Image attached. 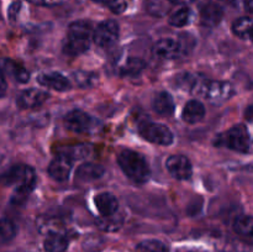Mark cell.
<instances>
[{"instance_id": "6da1fadb", "label": "cell", "mask_w": 253, "mask_h": 252, "mask_svg": "<svg viewBox=\"0 0 253 252\" xmlns=\"http://www.w3.org/2000/svg\"><path fill=\"white\" fill-rule=\"evenodd\" d=\"M94 30L91 24L85 20H78L68 26L67 39L63 43V51L69 56H79L88 51L93 39Z\"/></svg>"}, {"instance_id": "7a4b0ae2", "label": "cell", "mask_w": 253, "mask_h": 252, "mask_svg": "<svg viewBox=\"0 0 253 252\" xmlns=\"http://www.w3.org/2000/svg\"><path fill=\"white\" fill-rule=\"evenodd\" d=\"M118 163L123 172L132 182L142 184L151 175L150 166L141 153L132 150H123L118 155Z\"/></svg>"}, {"instance_id": "3957f363", "label": "cell", "mask_w": 253, "mask_h": 252, "mask_svg": "<svg viewBox=\"0 0 253 252\" xmlns=\"http://www.w3.org/2000/svg\"><path fill=\"white\" fill-rule=\"evenodd\" d=\"M2 183L15 185V198L27 197L36 185V172L26 165H16L1 177Z\"/></svg>"}, {"instance_id": "277c9868", "label": "cell", "mask_w": 253, "mask_h": 252, "mask_svg": "<svg viewBox=\"0 0 253 252\" xmlns=\"http://www.w3.org/2000/svg\"><path fill=\"white\" fill-rule=\"evenodd\" d=\"M194 94L203 96L212 104H221L229 100L234 94V88L227 82L209 81L200 78Z\"/></svg>"}, {"instance_id": "5b68a950", "label": "cell", "mask_w": 253, "mask_h": 252, "mask_svg": "<svg viewBox=\"0 0 253 252\" xmlns=\"http://www.w3.org/2000/svg\"><path fill=\"white\" fill-rule=\"evenodd\" d=\"M138 131H140V135L145 140L156 143V145L169 146L174 141L173 132L169 130V127H167L163 124L150 123L148 121V123L141 124Z\"/></svg>"}, {"instance_id": "8992f818", "label": "cell", "mask_w": 253, "mask_h": 252, "mask_svg": "<svg viewBox=\"0 0 253 252\" xmlns=\"http://www.w3.org/2000/svg\"><path fill=\"white\" fill-rule=\"evenodd\" d=\"M222 142H224L226 147L231 148V150L236 151V152H249L250 143H251L249 130H247L246 126L241 125V124L232 126L222 136Z\"/></svg>"}, {"instance_id": "52a82bcc", "label": "cell", "mask_w": 253, "mask_h": 252, "mask_svg": "<svg viewBox=\"0 0 253 252\" xmlns=\"http://www.w3.org/2000/svg\"><path fill=\"white\" fill-rule=\"evenodd\" d=\"M64 126L72 132L86 133L95 127V120L93 116L82 110H72L64 116Z\"/></svg>"}, {"instance_id": "ba28073f", "label": "cell", "mask_w": 253, "mask_h": 252, "mask_svg": "<svg viewBox=\"0 0 253 252\" xmlns=\"http://www.w3.org/2000/svg\"><path fill=\"white\" fill-rule=\"evenodd\" d=\"M119 39V25L114 20L100 22L94 30L93 41L101 48L111 47Z\"/></svg>"}, {"instance_id": "9c48e42d", "label": "cell", "mask_w": 253, "mask_h": 252, "mask_svg": "<svg viewBox=\"0 0 253 252\" xmlns=\"http://www.w3.org/2000/svg\"><path fill=\"white\" fill-rule=\"evenodd\" d=\"M166 168L173 178L179 180L189 179L192 177L193 167L192 162L187 156L173 155L166 161Z\"/></svg>"}, {"instance_id": "30bf717a", "label": "cell", "mask_w": 253, "mask_h": 252, "mask_svg": "<svg viewBox=\"0 0 253 252\" xmlns=\"http://www.w3.org/2000/svg\"><path fill=\"white\" fill-rule=\"evenodd\" d=\"M153 56L161 59H174L183 53V44L174 39H161L152 47Z\"/></svg>"}, {"instance_id": "8fae6325", "label": "cell", "mask_w": 253, "mask_h": 252, "mask_svg": "<svg viewBox=\"0 0 253 252\" xmlns=\"http://www.w3.org/2000/svg\"><path fill=\"white\" fill-rule=\"evenodd\" d=\"M49 98L48 93L39 88L26 89L17 95L16 104L20 109H35L46 103Z\"/></svg>"}, {"instance_id": "7c38bea8", "label": "cell", "mask_w": 253, "mask_h": 252, "mask_svg": "<svg viewBox=\"0 0 253 252\" xmlns=\"http://www.w3.org/2000/svg\"><path fill=\"white\" fill-rule=\"evenodd\" d=\"M72 167H73V160L58 153L49 163L48 174L57 182H64L69 178Z\"/></svg>"}, {"instance_id": "4fadbf2b", "label": "cell", "mask_w": 253, "mask_h": 252, "mask_svg": "<svg viewBox=\"0 0 253 252\" xmlns=\"http://www.w3.org/2000/svg\"><path fill=\"white\" fill-rule=\"evenodd\" d=\"M224 17V9L217 2H208L202 7L200 11V21L205 27H215L221 22Z\"/></svg>"}, {"instance_id": "5bb4252c", "label": "cell", "mask_w": 253, "mask_h": 252, "mask_svg": "<svg viewBox=\"0 0 253 252\" xmlns=\"http://www.w3.org/2000/svg\"><path fill=\"white\" fill-rule=\"evenodd\" d=\"M37 82L42 86H47V88L57 91H66L71 88V83L68 79L63 74L57 73V72H46V73L39 74Z\"/></svg>"}, {"instance_id": "9a60e30c", "label": "cell", "mask_w": 253, "mask_h": 252, "mask_svg": "<svg viewBox=\"0 0 253 252\" xmlns=\"http://www.w3.org/2000/svg\"><path fill=\"white\" fill-rule=\"evenodd\" d=\"M0 72L4 76L11 77L19 83H27L30 81V73L20 66L17 62L9 58H0Z\"/></svg>"}, {"instance_id": "2e32d148", "label": "cell", "mask_w": 253, "mask_h": 252, "mask_svg": "<svg viewBox=\"0 0 253 252\" xmlns=\"http://www.w3.org/2000/svg\"><path fill=\"white\" fill-rule=\"evenodd\" d=\"M94 204H95L96 209L100 212L103 216H109V215H114L118 212L119 210V202L111 193L103 192L99 193L94 198Z\"/></svg>"}, {"instance_id": "e0dca14e", "label": "cell", "mask_w": 253, "mask_h": 252, "mask_svg": "<svg viewBox=\"0 0 253 252\" xmlns=\"http://www.w3.org/2000/svg\"><path fill=\"white\" fill-rule=\"evenodd\" d=\"M103 166L95 163H83L79 166L76 173V179L78 183H89L96 179H100L104 175Z\"/></svg>"}, {"instance_id": "ac0fdd59", "label": "cell", "mask_w": 253, "mask_h": 252, "mask_svg": "<svg viewBox=\"0 0 253 252\" xmlns=\"http://www.w3.org/2000/svg\"><path fill=\"white\" fill-rule=\"evenodd\" d=\"M36 225L37 230L46 236L52 234H64V224L58 217L42 215V216L37 217Z\"/></svg>"}, {"instance_id": "d6986e66", "label": "cell", "mask_w": 253, "mask_h": 252, "mask_svg": "<svg viewBox=\"0 0 253 252\" xmlns=\"http://www.w3.org/2000/svg\"><path fill=\"white\" fill-rule=\"evenodd\" d=\"M205 116V106L199 100H189L182 111V119L188 124H197Z\"/></svg>"}, {"instance_id": "ffe728a7", "label": "cell", "mask_w": 253, "mask_h": 252, "mask_svg": "<svg viewBox=\"0 0 253 252\" xmlns=\"http://www.w3.org/2000/svg\"><path fill=\"white\" fill-rule=\"evenodd\" d=\"M153 110L158 114V115L162 116H169L174 113V100H173V96L170 95L167 91H161L153 99Z\"/></svg>"}, {"instance_id": "44dd1931", "label": "cell", "mask_w": 253, "mask_h": 252, "mask_svg": "<svg viewBox=\"0 0 253 252\" xmlns=\"http://www.w3.org/2000/svg\"><path fill=\"white\" fill-rule=\"evenodd\" d=\"M96 226L99 230L105 232H115L120 230L124 225V215L121 214H114L109 215V216H100L96 219Z\"/></svg>"}, {"instance_id": "7402d4cb", "label": "cell", "mask_w": 253, "mask_h": 252, "mask_svg": "<svg viewBox=\"0 0 253 252\" xmlns=\"http://www.w3.org/2000/svg\"><path fill=\"white\" fill-rule=\"evenodd\" d=\"M68 244L69 241L64 234H52L46 236L43 249L46 252H64Z\"/></svg>"}, {"instance_id": "603a6c76", "label": "cell", "mask_w": 253, "mask_h": 252, "mask_svg": "<svg viewBox=\"0 0 253 252\" xmlns=\"http://www.w3.org/2000/svg\"><path fill=\"white\" fill-rule=\"evenodd\" d=\"M234 230L242 237H253V216L241 215L234 221Z\"/></svg>"}, {"instance_id": "cb8c5ba5", "label": "cell", "mask_w": 253, "mask_h": 252, "mask_svg": "<svg viewBox=\"0 0 253 252\" xmlns=\"http://www.w3.org/2000/svg\"><path fill=\"white\" fill-rule=\"evenodd\" d=\"M146 68V62L138 57H128L121 67L120 73L123 76H137Z\"/></svg>"}, {"instance_id": "d4e9b609", "label": "cell", "mask_w": 253, "mask_h": 252, "mask_svg": "<svg viewBox=\"0 0 253 252\" xmlns=\"http://www.w3.org/2000/svg\"><path fill=\"white\" fill-rule=\"evenodd\" d=\"M175 85L177 88L183 89L185 91H192L194 93L195 88H197L198 83H199L200 78L195 74L192 73H182L175 76Z\"/></svg>"}, {"instance_id": "484cf974", "label": "cell", "mask_w": 253, "mask_h": 252, "mask_svg": "<svg viewBox=\"0 0 253 252\" xmlns=\"http://www.w3.org/2000/svg\"><path fill=\"white\" fill-rule=\"evenodd\" d=\"M253 29V20L250 17H240L232 25V31L240 39H249Z\"/></svg>"}, {"instance_id": "4316f807", "label": "cell", "mask_w": 253, "mask_h": 252, "mask_svg": "<svg viewBox=\"0 0 253 252\" xmlns=\"http://www.w3.org/2000/svg\"><path fill=\"white\" fill-rule=\"evenodd\" d=\"M136 252H169V249L160 240H145L136 246Z\"/></svg>"}, {"instance_id": "83f0119b", "label": "cell", "mask_w": 253, "mask_h": 252, "mask_svg": "<svg viewBox=\"0 0 253 252\" xmlns=\"http://www.w3.org/2000/svg\"><path fill=\"white\" fill-rule=\"evenodd\" d=\"M72 79H73L74 83L77 84L81 88H90V86L95 85L96 82H98V77L94 73H90V72H83L78 71L74 72L72 74Z\"/></svg>"}, {"instance_id": "f1b7e54d", "label": "cell", "mask_w": 253, "mask_h": 252, "mask_svg": "<svg viewBox=\"0 0 253 252\" xmlns=\"http://www.w3.org/2000/svg\"><path fill=\"white\" fill-rule=\"evenodd\" d=\"M190 16H192V11H190L189 7H180L179 10H177V11L170 15L168 22L174 27H183L189 24Z\"/></svg>"}, {"instance_id": "f546056e", "label": "cell", "mask_w": 253, "mask_h": 252, "mask_svg": "<svg viewBox=\"0 0 253 252\" xmlns=\"http://www.w3.org/2000/svg\"><path fill=\"white\" fill-rule=\"evenodd\" d=\"M16 225L10 219H0V242H9L16 236Z\"/></svg>"}, {"instance_id": "4dcf8cb0", "label": "cell", "mask_w": 253, "mask_h": 252, "mask_svg": "<svg viewBox=\"0 0 253 252\" xmlns=\"http://www.w3.org/2000/svg\"><path fill=\"white\" fill-rule=\"evenodd\" d=\"M61 155L67 156L71 160H77V158H84L89 156L90 153V147L89 145H76V146H68V147H63L59 151Z\"/></svg>"}, {"instance_id": "1f68e13d", "label": "cell", "mask_w": 253, "mask_h": 252, "mask_svg": "<svg viewBox=\"0 0 253 252\" xmlns=\"http://www.w3.org/2000/svg\"><path fill=\"white\" fill-rule=\"evenodd\" d=\"M106 6L114 12V14H123L127 7L125 0H104Z\"/></svg>"}, {"instance_id": "d6a6232c", "label": "cell", "mask_w": 253, "mask_h": 252, "mask_svg": "<svg viewBox=\"0 0 253 252\" xmlns=\"http://www.w3.org/2000/svg\"><path fill=\"white\" fill-rule=\"evenodd\" d=\"M20 9H21V2L20 1H15L14 4H11V6L9 7V17L11 21H14V20L16 19L17 15H19Z\"/></svg>"}, {"instance_id": "836d02e7", "label": "cell", "mask_w": 253, "mask_h": 252, "mask_svg": "<svg viewBox=\"0 0 253 252\" xmlns=\"http://www.w3.org/2000/svg\"><path fill=\"white\" fill-rule=\"evenodd\" d=\"M27 1L35 5H40V6H53V5L61 4L62 0H27Z\"/></svg>"}, {"instance_id": "e575fe53", "label": "cell", "mask_w": 253, "mask_h": 252, "mask_svg": "<svg viewBox=\"0 0 253 252\" xmlns=\"http://www.w3.org/2000/svg\"><path fill=\"white\" fill-rule=\"evenodd\" d=\"M6 89H7L6 81H5L4 74H2L1 72H0V98L5 95V93H6Z\"/></svg>"}, {"instance_id": "d590c367", "label": "cell", "mask_w": 253, "mask_h": 252, "mask_svg": "<svg viewBox=\"0 0 253 252\" xmlns=\"http://www.w3.org/2000/svg\"><path fill=\"white\" fill-rule=\"evenodd\" d=\"M229 1V4H231L232 6L235 7H240L242 6V5L246 4V0H227Z\"/></svg>"}, {"instance_id": "8d00e7d4", "label": "cell", "mask_w": 253, "mask_h": 252, "mask_svg": "<svg viewBox=\"0 0 253 252\" xmlns=\"http://www.w3.org/2000/svg\"><path fill=\"white\" fill-rule=\"evenodd\" d=\"M245 116H246L247 120L253 121V105H250L249 108H247V110L245 111Z\"/></svg>"}, {"instance_id": "74e56055", "label": "cell", "mask_w": 253, "mask_h": 252, "mask_svg": "<svg viewBox=\"0 0 253 252\" xmlns=\"http://www.w3.org/2000/svg\"><path fill=\"white\" fill-rule=\"evenodd\" d=\"M168 1L175 5H188L190 4V2L194 1V0H168Z\"/></svg>"}, {"instance_id": "f35d334b", "label": "cell", "mask_w": 253, "mask_h": 252, "mask_svg": "<svg viewBox=\"0 0 253 252\" xmlns=\"http://www.w3.org/2000/svg\"><path fill=\"white\" fill-rule=\"evenodd\" d=\"M245 6H246V9L249 10L250 12H252L253 14V0H246V4H245Z\"/></svg>"}, {"instance_id": "ab89813d", "label": "cell", "mask_w": 253, "mask_h": 252, "mask_svg": "<svg viewBox=\"0 0 253 252\" xmlns=\"http://www.w3.org/2000/svg\"><path fill=\"white\" fill-rule=\"evenodd\" d=\"M250 40H251V41L253 42V29H252V31H251V34H250V37H249Z\"/></svg>"}]
</instances>
